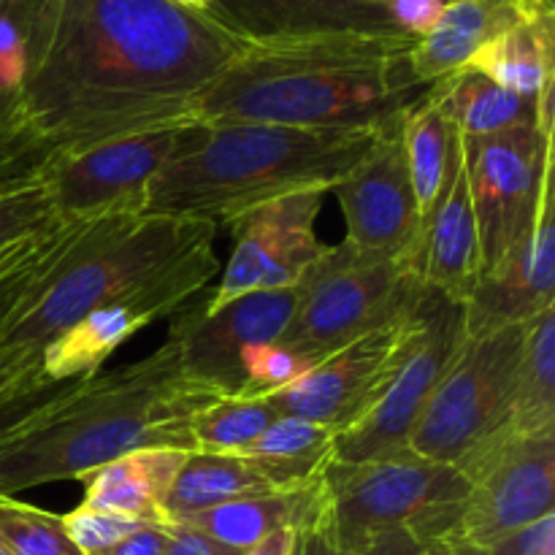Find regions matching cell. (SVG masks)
<instances>
[{
    "label": "cell",
    "mask_w": 555,
    "mask_h": 555,
    "mask_svg": "<svg viewBox=\"0 0 555 555\" xmlns=\"http://www.w3.org/2000/svg\"><path fill=\"white\" fill-rule=\"evenodd\" d=\"M242 47L171 0H30L20 106L52 157L184 128Z\"/></svg>",
    "instance_id": "cell-1"
},
{
    "label": "cell",
    "mask_w": 555,
    "mask_h": 555,
    "mask_svg": "<svg viewBox=\"0 0 555 555\" xmlns=\"http://www.w3.org/2000/svg\"><path fill=\"white\" fill-rule=\"evenodd\" d=\"M404 33H318L244 41L193 103V125L263 122L312 130H383L428 92Z\"/></svg>",
    "instance_id": "cell-2"
},
{
    "label": "cell",
    "mask_w": 555,
    "mask_h": 555,
    "mask_svg": "<svg viewBox=\"0 0 555 555\" xmlns=\"http://www.w3.org/2000/svg\"><path fill=\"white\" fill-rule=\"evenodd\" d=\"M220 399L184 374L168 336L130 366L87 377L60 404L0 442V496L87 480L103 464L146 448L193 453V417Z\"/></svg>",
    "instance_id": "cell-3"
},
{
    "label": "cell",
    "mask_w": 555,
    "mask_h": 555,
    "mask_svg": "<svg viewBox=\"0 0 555 555\" xmlns=\"http://www.w3.org/2000/svg\"><path fill=\"white\" fill-rule=\"evenodd\" d=\"M377 133L263 122L190 125L157 171L144 215L217 228L287 195L331 193Z\"/></svg>",
    "instance_id": "cell-4"
},
{
    "label": "cell",
    "mask_w": 555,
    "mask_h": 555,
    "mask_svg": "<svg viewBox=\"0 0 555 555\" xmlns=\"http://www.w3.org/2000/svg\"><path fill=\"white\" fill-rule=\"evenodd\" d=\"M217 228L166 215L95 220L81 242L47 271L0 323V345L43 350L87 312L130 291L193 249Z\"/></svg>",
    "instance_id": "cell-5"
},
{
    "label": "cell",
    "mask_w": 555,
    "mask_h": 555,
    "mask_svg": "<svg viewBox=\"0 0 555 555\" xmlns=\"http://www.w3.org/2000/svg\"><path fill=\"white\" fill-rule=\"evenodd\" d=\"M466 496L469 480L453 464L412 453L363 464L334 459L318 482L307 529L350 551L396 531L426 547H442L459 526Z\"/></svg>",
    "instance_id": "cell-6"
},
{
    "label": "cell",
    "mask_w": 555,
    "mask_h": 555,
    "mask_svg": "<svg viewBox=\"0 0 555 555\" xmlns=\"http://www.w3.org/2000/svg\"><path fill=\"white\" fill-rule=\"evenodd\" d=\"M298 287V307L276 341L314 366L358 336L410 314L426 285L401 260L345 238L328 244Z\"/></svg>",
    "instance_id": "cell-7"
},
{
    "label": "cell",
    "mask_w": 555,
    "mask_h": 555,
    "mask_svg": "<svg viewBox=\"0 0 555 555\" xmlns=\"http://www.w3.org/2000/svg\"><path fill=\"white\" fill-rule=\"evenodd\" d=\"M524 331L526 323L466 336L412 428L406 442L412 455L455 466L509 426Z\"/></svg>",
    "instance_id": "cell-8"
},
{
    "label": "cell",
    "mask_w": 555,
    "mask_h": 555,
    "mask_svg": "<svg viewBox=\"0 0 555 555\" xmlns=\"http://www.w3.org/2000/svg\"><path fill=\"white\" fill-rule=\"evenodd\" d=\"M464 339V304L423 287L399 363L374 404L352 426L336 434V461L363 464L410 453L406 442L412 428Z\"/></svg>",
    "instance_id": "cell-9"
},
{
    "label": "cell",
    "mask_w": 555,
    "mask_h": 555,
    "mask_svg": "<svg viewBox=\"0 0 555 555\" xmlns=\"http://www.w3.org/2000/svg\"><path fill=\"white\" fill-rule=\"evenodd\" d=\"M455 466L469 480V496L442 545L450 555L486 551L553 513L555 437L526 439L507 426Z\"/></svg>",
    "instance_id": "cell-10"
},
{
    "label": "cell",
    "mask_w": 555,
    "mask_h": 555,
    "mask_svg": "<svg viewBox=\"0 0 555 555\" xmlns=\"http://www.w3.org/2000/svg\"><path fill=\"white\" fill-rule=\"evenodd\" d=\"M220 271L215 236L204 238L112 301L87 312L41 350L43 377L81 379L103 372L108 358L141 328L188 307Z\"/></svg>",
    "instance_id": "cell-11"
},
{
    "label": "cell",
    "mask_w": 555,
    "mask_h": 555,
    "mask_svg": "<svg viewBox=\"0 0 555 555\" xmlns=\"http://www.w3.org/2000/svg\"><path fill=\"white\" fill-rule=\"evenodd\" d=\"M464 157L482 274H488L534 222L542 182L553 168V135L540 133L537 125H520L486 139L464 135Z\"/></svg>",
    "instance_id": "cell-12"
},
{
    "label": "cell",
    "mask_w": 555,
    "mask_h": 555,
    "mask_svg": "<svg viewBox=\"0 0 555 555\" xmlns=\"http://www.w3.org/2000/svg\"><path fill=\"white\" fill-rule=\"evenodd\" d=\"M184 128L146 130L90 150L54 155L43 168L41 182L60 220L144 215L152 182L177 150Z\"/></svg>",
    "instance_id": "cell-13"
},
{
    "label": "cell",
    "mask_w": 555,
    "mask_h": 555,
    "mask_svg": "<svg viewBox=\"0 0 555 555\" xmlns=\"http://www.w3.org/2000/svg\"><path fill=\"white\" fill-rule=\"evenodd\" d=\"M331 193H336L345 211L347 242L401 260L417 274L423 220L406 163L404 119L379 130L366 155Z\"/></svg>",
    "instance_id": "cell-14"
},
{
    "label": "cell",
    "mask_w": 555,
    "mask_h": 555,
    "mask_svg": "<svg viewBox=\"0 0 555 555\" xmlns=\"http://www.w3.org/2000/svg\"><path fill=\"white\" fill-rule=\"evenodd\" d=\"M323 198L325 193L287 195L231 222V260L220 285L204 301V312H217L244 293L298 285L314 260L328 249L314 231Z\"/></svg>",
    "instance_id": "cell-15"
},
{
    "label": "cell",
    "mask_w": 555,
    "mask_h": 555,
    "mask_svg": "<svg viewBox=\"0 0 555 555\" xmlns=\"http://www.w3.org/2000/svg\"><path fill=\"white\" fill-rule=\"evenodd\" d=\"M298 296L301 287L293 285L244 293L217 312H204V301L179 309L168 336L179 345L184 374L220 396H242L238 356L247 347L280 339L296 312Z\"/></svg>",
    "instance_id": "cell-16"
},
{
    "label": "cell",
    "mask_w": 555,
    "mask_h": 555,
    "mask_svg": "<svg viewBox=\"0 0 555 555\" xmlns=\"http://www.w3.org/2000/svg\"><path fill=\"white\" fill-rule=\"evenodd\" d=\"M412 312L358 336L356 341L314 363L301 379L266 399L280 415L323 423L336 434L345 431L383 393L410 339Z\"/></svg>",
    "instance_id": "cell-17"
},
{
    "label": "cell",
    "mask_w": 555,
    "mask_h": 555,
    "mask_svg": "<svg viewBox=\"0 0 555 555\" xmlns=\"http://www.w3.org/2000/svg\"><path fill=\"white\" fill-rule=\"evenodd\" d=\"M553 168L542 182L540 206L526 236L507 258L480 276L464 304L466 336L524 325L555 307V198Z\"/></svg>",
    "instance_id": "cell-18"
},
{
    "label": "cell",
    "mask_w": 555,
    "mask_h": 555,
    "mask_svg": "<svg viewBox=\"0 0 555 555\" xmlns=\"http://www.w3.org/2000/svg\"><path fill=\"white\" fill-rule=\"evenodd\" d=\"M417 276L426 287L450 301L466 304L482 276L480 238L472 209L469 177H466L464 135H455L444 168L442 190L431 215L423 222Z\"/></svg>",
    "instance_id": "cell-19"
},
{
    "label": "cell",
    "mask_w": 555,
    "mask_h": 555,
    "mask_svg": "<svg viewBox=\"0 0 555 555\" xmlns=\"http://www.w3.org/2000/svg\"><path fill=\"white\" fill-rule=\"evenodd\" d=\"M206 14L242 41L318 33H399L385 0H215Z\"/></svg>",
    "instance_id": "cell-20"
},
{
    "label": "cell",
    "mask_w": 555,
    "mask_h": 555,
    "mask_svg": "<svg viewBox=\"0 0 555 555\" xmlns=\"http://www.w3.org/2000/svg\"><path fill=\"white\" fill-rule=\"evenodd\" d=\"M529 0H448L437 25L415 38L412 70L421 81L442 79L466 68L488 41L524 20Z\"/></svg>",
    "instance_id": "cell-21"
},
{
    "label": "cell",
    "mask_w": 555,
    "mask_h": 555,
    "mask_svg": "<svg viewBox=\"0 0 555 555\" xmlns=\"http://www.w3.org/2000/svg\"><path fill=\"white\" fill-rule=\"evenodd\" d=\"M190 450L146 448L114 459L85 482L87 507L128 515L141 524H168L163 504Z\"/></svg>",
    "instance_id": "cell-22"
},
{
    "label": "cell",
    "mask_w": 555,
    "mask_h": 555,
    "mask_svg": "<svg viewBox=\"0 0 555 555\" xmlns=\"http://www.w3.org/2000/svg\"><path fill=\"white\" fill-rule=\"evenodd\" d=\"M469 68L504 90L537 101L555 81V0H529L524 20L488 41Z\"/></svg>",
    "instance_id": "cell-23"
},
{
    "label": "cell",
    "mask_w": 555,
    "mask_h": 555,
    "mask_svg": "<svg viewBox=\"0 0 555 555\" xmlns=\"http://www.w3.org/2000/svg\"><path fill=\"white\" fill-rule=\"evenodd\" d=\"M236 455L247 459L276 491H304L318 486L336 459V431L323 423L280 415Z\"/></svg>",
    "instance_id": "cell-24"
},
{
    "label": "cell",
    "mask_w": 555,
    "mask_h": 555,
    "mask_svg": "<svg viewBox=\"0 0 555 555\" xmlns=\"http://www.w3.org/2000/svg\"><path fill=\"white\" fill-rule=\"evenodd\" d=\"M428 98L466 139H486L520 125H537V101L504 90L469 65L431 81Z\"/></svg>",
    "instance_id": "cell-25"
},
{
    "label": "cell",
    "mask_w": 555,
    "mask_h": 555,
    "mask_svg": "<svg viewBox=\"0 0 555 555\" xmlns=\"http://www.w3.org/2000/svg\"><path fill=\"white\" fill-rule=\"evenodd\" d=\"M318 486L304 491H271L260 496H244L236 502L217 504L204 513L188 515L173 524H188L204 531L211 540L236 551H249L260 540L280 529H304L314 515Z\"/></svg>",
    "instance_id": "cell-26"
},
{
    "label": "cell",
    "mask_w": 555,
    "mask_h": 555,
    "mask_svg": "<svg viewBox=\"0 0 555 555\" xmlns=\"http://www.w3.org/2000/svg\"><path fill=\"white\" fill-rule=\"evenodd\" d=\"M271 491H276V488L242 455L193 450L179 469L171 491H168L163 513L171 524V520L204 513L217 504L236 502L244 496H260V493Z\"/></svg>",
    "instance_id": "cell-27"
},
{
    "label": "cell",
    "mask_w": 555,
    "mask_h": 555,
    "mask_svg": "<svg viewBox=\"0 0 555 555\" xmlns=\"http://www.w3.org/2000/svg\"><path fill=\"white\" fill-rule=\"evenodd\" d=\"M509 428L526 439L555 437V307L526 323Z\"/></svg>",
    "instance_id": "cell-28"
},
{
    "label": "cell",
    "mask_w": 555,
    "mask_h": 555,
    "mask_svg": "<svg viewBox=\"0 0 555 555\" xmlns=\"http://www.w3.org/2000/svg\"><path fill=\"white\" fill-rule=\"evenodd\" d=\"M455 125L439 112L437 103L426 95L406 112L404 117V150L410 163L412 188H415L417 211L426 222L431 215L437 195L442 190L444 168H448L450 146H453Z\"/></svg>",
    "instance_id": "cell-29"
},
{
    "label": "cell",
    "mask_w": 555,
    "mask_h": 555,
    "mask_svg": "<svg viewBox=\"0 0 555 555\" xmlns=\"http://www.w3.org/2000/svg\"><path fill=\"white\" fill-rule=\"evenodd\" d=\"M95 220H65L0 255V323L20 298L81 242Z\"/></svg>",
    "instance_id": "cell-30"
},
{
    "label": "cell",
    "mask_w": 555,
    "mask_h": 555,
    "mask_svg": "<svg viewBox=\"0 0 555 555\" xmlns=\"http://www.w3.org/2000/svg\"><path fill=\"white\" fill-rule=\"evenodd\" d=\"M280 417L269 399L220 396L193 417V450L201 453H242Z\"/></svg>",
    "instance_id": "cell-31"
},
{
    "label": "cell",
    "mask_w": 555,
    "mask_h": 555,
    "mask_svg": "<svg viewBox=\"0 0 555 555\" xmlns=\"http://www.w3.org/2000/svg\"><path fill=\"white\" fill-rule=\"evenodd\" d=\"M0 547L11 555H85L63 526V515L0 496Z\"/></svg>",
    "instance_id": "cell-32"
},
{
    "label": "cell",
    "mask_w": 555,
    "mask_h": 555,
    "mask_svg": "<svg viewBox=\"0 0 555 555\" xmlns=\"http://www.w3.org/2000/svg\"><path fill=\"white\" fill-rule=\"evenodd\" d=\"M60 220L41 177L0 193V255L54 228Z\"/></svg>",
    "instance_id": "cell-33"
},
{
    "label": "cell",
    "mask_w": 555,
    "mask_h": 555,
    "mask_svg": "<svg viewBox=\"0 0 555 555\" xmlns=\"http://www.w3.org/2000/svg\"><path fill=\"white\" fill-rule=\"evenodd\" d=\"M238 363H242L244 374L242 396H258V399L280 393V390H285L287 385L301 379L304 374L312 369V363L298 358L296 352L282 347L280 341L247 347V350L238 356Z\"/></svg>",
    "instance_id": "cell-34"
},
{
    "label": "cell",
    "mask_w": 555,
    "mask_h": 555,
    "mask_svg": "<svg viewBox=\"0 0 555 555\" xmlns=\"http://www.w3.org/2000/svg\"><path fill=\"white\" fill-rule=\"evenodd\" d=\"M81 379H49L41 377L36 383L25 385V388L14 390L5 399H0V442H5L9 437H14L20 428H25L27 423L41 417L43 412L52 410L54 404L65 399V396L74 393Z\"/></svg>",
    "instance_id": "cell-35"
},
{
    "label": "cell",
    "mask_w": 555,
    "mask_h": 555,
    "mask_svg": "<svg viewBox=\"0 0 555 555\" xmlns=\"http://www.w3.org/2000/svg\"><path fill=\"white\" fill-rule=\"evenodd\" d=\"M63 526L65 531H68L70 540H74V545L85 555H92L117 545L119 540H125V537L133 534L135 529H141V526L146 524L128 518V515L79 504V507L70 509L68 515H63Z\"/></svg>",
    "instance_id": "cell-36"
},
{
    "label": "cell",
    "mask_w": 555,
    "mask_h": 555,
    "mask_svg": "<svg viewBox=\"0 0 555 555\" xmlns=\"http://www.w3.org/2000/svg\"><path fill=\"white\" fill-rule=\"evenodd\" d=\"M431 547L421 545L415 537L404 534V531H396V534L379 537L377 542L366 547H358V551H350V547H339L334 542L325 540L323 534H318L314 529H298L296 542H293L291 555H428Z\"/></svg>",
    "instance_id": "cell-37"
},
{
    "label": "cell",
    "mask_w": 555,
    "mask_h": 555,
    "mask_svg": "<svg viewBox=\"0 0 555 555\" xmlns=\"http://www.w3.org/2000/svg\"><path fill=\"white\" fill-rule=\"evenodd\" d=\"M466 555H555V515H545V518H540L537 524L515 531L507 540L496 542V545L486 547V551Z\"/></svg>",
    "instance_id": "cell-38"
},
{
    "label": "cell",
    "mask_w": 555,
    "mask_h": 555,
    "mask_svg": "<svg viewBox=\"0 0 555 555\" xmlns=\"http://www.w3.org/2000/svg\"><path fill=\"white\" fill-rule=\"evenodd\" d=\"M43 377L41 350L0 345V399Z\"/></svg>",
    "instance_id": "cell-39"
},
{
    "label": "cell",
    "mask_w": 555,
    "mask_h": 555,
    "mask_svg": "<svg viewBox=\"0 0 555 555\" xmlns=\"http://www.w3.org/2000/svg\"><path fill=\"white\" fill-rule=\"evenodd\" d=\"M444 5H448V0H385V9H388L396 30L412 38L426 36L437 25Z\"/></svg>",
    "instance_id": "cell-40"
},
{
    "label": "cell",
    "mask_w": 555,
    "mask_h": 555,
    "mask_svg": "<svg viewBox=\"0 0 555 555\" xmlns=\"http://www.w3.org/2000/svg\"><path fill=\"white\" fill-rule=\"evenodd\" d=\"M244 551L228 547L222 542L211 540L204 531L193 529L188 524H168V545L163 555H242Z\"/></svg>",
    "instance_id": "cell-41"
},
{
    "label": "cell",
    "mask_w": 555,
    "mask_h": 555,
    "mask_svg": "<svg viewBox=\"0 0 555 555\" xmlns=\"http://www.w3.org/2000/svg\"><path fill=\"white\" fill-rule=\"evenodd\" d=\"M168 545V524H146L119 540L117 545L92 555H163Z\"/></svg>",
    "instance_id": "cell-42"
},
{
    "label": "cell",
    "mask_w": 555,
    "mask_h": 555,
    "mask_svg": "<svg viewBox=\"0 0 555 555\" xmlns=\"http://www.w3.org/2000/svg\"><path fill=\"white\" fill-rule=\"evenodd\" d=\"M293 542H296V529H280L271 537H266V540H260L258 545L249 547V551H244L242 555H291Z\"/></svg>",
    "instance_id": "cell-43"
},
{
    "label": "cell",
    "mask_w": 555,
    "mask_h": 555,
    "mask_svg": "<svg viewBox=\"0 0 555 555\" xmlns=\"http://www.w3.org/2000/svg\"><path fill=\"white\" fill-rule=\"evenodd\" d=\"M41 173H27V171H11V168H0V188H14V184H25L38 179Z\"/></svg>",
    "instance_id": "cell-44"
},
{
    "label": "cell",
    "mask_w": 555,
    "mask_h": 555,
    "mask_svg": "<svg viewBox=\"0 0 555 555\" xmlns=\"http://www.w3.org/2000/svg\"><path fill=\"white\" fill-rule=\"evenodd\" d=\"M171 3L182 5V9H190V11H209V5L215 3V0H171Z\"/></svg>",
    "instance_id": "cell-45"
},
{
    "label": "cell",
    "mask_w": 555,
    "mask_h": 555,
    "mask_svg": "<svg viewBox=\"0 0 555 555\" xmlns=\"http://www.w3.org/2000/svg\"><path fill=\"white\" fill-rule=\"evenodd\" d=\"M428 555H448L442 551V547H431V551H428Z\"/></svg>",
    "instance_id": "cell-46"
},
{
    "label": "cell",
    "mask_w": 555,
    "mask_h": 555,
    "mask_svg": "<svg viewBox=\"0 0 555 555\" xmlns=\"http://www.w3.org/2000/svg\"><path fill=\"white\" fill-rule=\"evenodd\" d=\"M27 184V182H25ZM14 188H22V184H14ZM14 188H0V193H5V190H14Z\"/></svg>",
    "instance_id": "cell-47"
},
{
    "label": "cell",
    "mask_w": 555,
    "mask_h": 555,
    "mask_svg": "<svg viewBox=\"0 0 555 555\" xmlns=\"http://www.w3.org/2000/svg\"><path fill=\"white\" fill-rule=\"evenodd\" d=\"M0 555H11V553H5V551H3V547H0Z\"/></svg>",
    "instance_id": "cell-48"
}]
</instances>
